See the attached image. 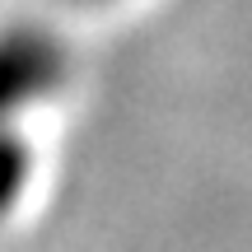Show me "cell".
Returning a JSON list of instances; mask_svg holds the SVG:
<instances>
[{
    "label": "cell",
    "instance_id": "obj_1",
    "mask_svg": "<svg viewBox=\"0 0 252 252\" xmlns=\"http://www.w3.org/2000/svg\"><path fill=\"white\" fill-rule=\"evenodd\" d=\"M65 84V47L47 28H0V135H19V117Z\"/></svg>",
    "mask_w": 252,
    "mask_h": 252
},
{
    "label": "cell",
    "instance_id": "obj_2",
    "mask_svg": "<svg viewBox=\"0 0 252 252\" xmlns=\"http://www.w3.org/2000/svg\"><path fill=\"white\" fill-rule=\"evenodd\" d=\"M84 5H94V0H84Z\"/></svg>",
    "mask_w": 252,
    "mask_h": 252
}]
</instances>
